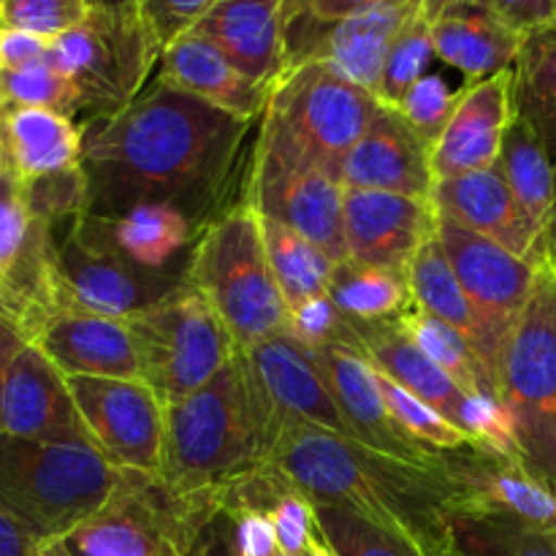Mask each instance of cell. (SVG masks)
Masks as SVG:
<instances>
[{
  "label": "cell",
  "instance_id": "1",
  "mask_svg": "<svg viewBox=\"0 0 556 556\" xmlns=\"http://www.w3.org/2000/svg\"><path fill=\"white\" fill-rule=\"evenodd\" d=\"M253 119L152 85L130 106L81 125L87 215L117 217L163 204L204 231L226 206Z\"/></svg>",
  "mask_w": 556,
  "mask_h": 556
},
{
  "label": "cell",
  "instance_id": "2",
  "mask_svg": "<svg viewBox=\"0 0 556 556\" xmlns=\"http://www.w3.org/2000/svg\"><path fill=\"white\" fill-rule=\"evenodd\" d=\"M266 465L313 505H340L416 538L429 554L448 552L456 489L440 467H421L309 427L277 434Z\"/></svg>",
  "mask_w": 556,
  "mask_h": 556
},
{
  "label": "cell",
  "instance_id": "3",
  "mask_svg": "<svg viewBox=\"0 0 556 556\" xmlns=\"http://www.w3.org/2000/svg\"><path fill=\"white\" fill-rule=\"evenodd\" d=\"M277 434L258 375L237 351L204 389L166 407L161 476L185 489L226 486L266 465Z\"/></svg>",
  "mask_w": 556,
  "mask_h": 556
},
{
  "label": "cell",
  "instance_id": "4",
  "mask_svg": "<svg viewBox=\"0 0 556 556\" xmlns=\"http://www.w3.org/2000/svg\"><path fill=\"white\" fill-rule=\"evenodd\" d=\"M226 497L228 483L185 489L161 472L123 470L106 505L65 543L85 556H220Z\"/></svg>",
  "mask_w": 556,
  "mask_h": 556
},
{
  "label": "cell",
  "instance_id": "5",
  "mask_svg": "<svg viewBox=\"0 0 556 556\" xmlns=\"http://www.w3.org/2000/svg\"><path fill=\"white\" fill-rule=\"evenodd\" d=\"M119 476L90 440L0 438V505L38 543L74 535L106 505Z\"/></svg>",
  "mask_w": 556,
  "mask_h": 556
},
{
  "label": "cell",
  "instance_id": "6",
  "mask_svg": "<svg viewBox=\"0 0 556 556\" xmlns=\"http://www.w3.org/2000/svg\"><path fill=\"white\" fill-rule=\"evenodd\" d=\"M185 280L210 302L239 351L288 331L291 309L266 258L261 215L244 201L228 206L195 237Z\"/></svg>",
  "mask_w": 556,
  "mask_h": 556
},
{
  "label": "cell",
  "instance_id": "7",
  "mask_svg": "<svg viewBox=\"0 0 556 556\" xmlns=\"http://www.w3.org/2000/svg\"><path fill=\"white\" fill-rule=\"evenodd\" d=\"M497 389L514 421L519 462L556 492V269L548 261L505 348Z\"/></svg>",
  "mask_w": 556,
  "mask_h": 556
},
{
  "label": "cell",
  "instance_id": "8",
  "mask_svg": "<svg viewBox=\"0 0 556 556\" xmlns=\"http://www.w3.org/2000/svg\"><path fill=\"white\" fill-rule=\"evenodd\" d=\"M49 63L74 81L81 112L109 117L144 92L161 49L147 30L139 0L90 3L74 30L49 43Z\"/></svg>",
  "mask_w": 556,
  "mask_h": 556
},
{
  "label": "cell",
  "instance_id": "9",
  "mask_svg": "<svg viewBox=\"0 0 556 556\" xmlns=\"http://www.w3.org/2000/svg\"><path fill=\"white\" fill-rule=\"evenodd\" d=\"M125 324L139 353L141 383L150 386L163 407L204 389L239 351L210 302L188 280Z\"/></svg>",
  "mask_w": 556,
  "mask_h": 556
},
{
  "label": "cell",
  "instance_id": "10",
  "mask_svg": "<svg viewBox=\"0 0 556 556\" xmlns=\"http://www.w3.org/2000/svg\"><path fill=\"white\" fill-rule=\"evenodd\" d=\"M244 204L307 237L337 264L348 261L342 231L345 188L269 114L261 117Z\"/></svg>",
  "mask_w": 556,
  "mask_h": 556
},
{
  "label": "cell",
  "instance_id": "11",
  "mask_svg": "<svg viewBox=\"0 0 556 556\" xmlns=\"http://www.w3.org/2000/svg\"><path fill=\"white\" fill-rule=\"evenodd\" d=\"M383 103L324 63L291 68L271 90L275 117L326 172L340 179L342 161L375 123Z\"/></svg>",
  "mask_w": 556,
  "mask_h": 556
},
{
  "label": "cell",
  "instance_id": "12",
  "mask_svg": "<svg viewBox=\"0 0 556 556\" xmlns=\"http://www.w3.org/2000/svg\"><path fill=\"white\" fill-rule=\"evenodd\" d=\"M413 9L416 0H358L342 20H320L307 0H288L286 68L324 63L378 98L391 41Z\"/></svg>",
  "mask_w": 556,
  "mask_h": 556
},
{
  "label": "cell",
  "instance_id": "13",
  "mask_svg": "<svg viewBox=\"0 0 556 556\" xmlns=\"http://www.w3.org/2000/svg\"><path fill=\"white\" fill-rule=\"evenodd\" d=\"M65 313L58 237L27 206L14 174H0V320L27 342Z\"/></svg>",
  "mask_w": 556,
  "mask_h": 556
},
{
  "label": "cell",
  "instance_id": "14",
  "mask_svg": "<svg viewBox=\"0 0 556 556\" xmlns=\"http://www.w3.org/2000/svg\"><path fill=\"white\" fill-rule=\"evenodd\" d=\"M438 242L481 320L486 340L483 362L497 380L505 348L530 304L543 261L519 258L503 244L467 231L443 215H438Z\"/></svg>",
  "mask_w": 556,
  "mask_h": 556
},
{
  "label": "cell",
  "instance_id": "15",
  "mask_svg": "<svg viewBox=\"0 0 556 556\" xmlns=\"http://www.w3.org/2000/svg\"><path fill=\"white\" fill-rule=\"evenodd\" d=\"M58 269L65 313L114 320H130L144 313L185 280V266L179 271L141 269L112 248L87 237L76 223H71L65 237L58 239Z\"/></svg>",
  "mask_w": 556,
  "mask_h": 556
},
{
  "label": "cell",
  "instance_id": "16",
  "mask_svg": "<svg viewBox=\"0 0 556 556\" xmlns=\"http://www.w3.org/2000/svg\"><path fill=\"white\" fill-rule=\"evenodd\" d=\"M92 445L117 470L161 472L166 407L141 380L68 378Z\"/></svg>",
  "mask_w": 556,
  "mask_h": 556
},
{
  "label": "cell",
  "instance_id": "17",
  "mask_svg": "<svg viewBox=\"0 0 556 556\" xmlns=\"http://www.w3.org/2000/svg\"><path fill=\"white\" fill-rule=\"evenodd\" d=\"M443 470L456 489L454 510L514 519L556 535V492L538 481L519 459L483 445L445 451Z\"/></svg>",
  "mask_w": 556,
  "mask_h": 556
},
{
  "label": "cell",
  "instance_id": "18",
  "mask_svg": "<svg viewBox=\"0 0 556 556\" xmlns=\"http://www.w3.org/2000/svg\"><path fill=\"white\" fill-rule=\"evenodd\" d=\"M348 261L405 275L418 250L438 231L432 201L375 190H345L342 204Z\"/></svg>",
  "mask_w": 556,
  "mask_h": 556
},
{
  "label": "cell",
  "instance_id": "19",
  "mask_svg": "<svg viewBox=\"0 0 556 556\" xmlns=\"http://www.w3.org/2000/svg\"><path fill=\"white\" fill-rule=\"evenodd\" d=\"M351 427L353 440L364 443L367 448L380 451L394 459L410 462L421 467H440L438 451L416 443L400 424L391 418L383 394L378 386V369L369 364L358 348L337 345L313 353Z\"/></svg>",
  "mask_w": 556,
  "mask_h": 556
},
{
  "label": "cell",
  "instance_id": "20",
  "mask_svg": "<svg viewBox=\"0 0 556 556\" xmlns=\"http://www.w3.org/2000/svg\"><path fill=\"white\" fill-rule=\"evenodd\" d=\"M340 185L432 201V144L396 109L383 106L342 161Z\"/></svg>",
  "mask_w": 556,
  "mask_h": 556
},
{
  "label": "cell",
  "instance_id": "21",
  "mask_svg": "<svg viewBox=\"0 0 556 556\" xmlns=\"http://www.w3.org/2000/svg\"><path fill=\"white\" fill-rule=\"evenodd\" d=\"M248 358L280 429L309 427L353 438L318 362L293 337H271L248 351Z\"/></svg>",
  "mask_w": 556,
  "mask_h": 556
},
{
  "label": "cell",
  "instance_id": "22",
  "mask_svg": "<svg viewBox=\"0 0 556 556\" xmlns=\"http://www.w3.org/2000/svg\"><path fill=\"white\" fill-rule=\"evenodd\" d=\"M514 117V68L465 87L432 147L434 182L497 166L505 130Z\"/></svg>",
  "mask_w": 556,
  "mask_h": 556
},
{
  "label": "cell",
  "instance_id": "23",
  "mask_svg": "<svg viewBox=\"0 0 556 556\" xmlns=\"http://www.w3.org/2000/svg\"><path fill=\"white\" fill-rule=\"evenodd\" d=\"M432 206L438 215L503 244L519 258L546 261L543 231L516 201L497 166L434 182Z\"/></svg>",
  "mask_w": 556,
  "mask_h": 556
},
{
  "label": "cell",
  "instance_id": "24",
  "mask_svg": "<svg viewBox=\"0 0 556 556\" xmlns=\"http://www.w3.org/2000/svg\"><path fill=\"white\" fill-rule=\"evenodd\" d=\"M3 424L5 434L20 440H41V443L90 440L71 394L68 378L33 342L22 348L9 372Z\"/></svg>",
  "mask_w": 556,
  "mask_h": 556
},
{
  "label": "cell",
  "instance_id": "25",
  "mask_svg": "<svg viewBox=\"0 0 556 556\" xmlns=\"http://www.w3.org/2000/svg\"><path fill=\"white\" fill-rule=\"evenodd\" d=\"M288 0H217L195 36L220 49L244 76L275 90L286 76Z\"/></svg>",
  "mask_w": 556,
  "mask_h": 556
},
{
  "label": "cell",
  "instance_id": "26",
  "mask_svg": "<svg viewBox=\"0 0 556 556\" xmlns=\"http://www.w3.org/2000/svg\"><path fill=\"white\" fill-rule=\"evenodd\" d=\"M33 345L65 378L141 380L139 353L125 320L60 313L33 337Z\"/></svg>",
  "mask_w": 556,
  "mask_h": 556
},
{
  "label": "cell",
  "instance_id": "27",
  "mask_svg": "<svg viewBox=\"0 0 556 556\" xmlns=\"http://www.w3.org/2000/svg\"><path fill=\"white\" fill-rule=\"evenodd\" d=\"M432 43L434 54L472 87L514 68L525 38L494 14L489 0H438Z\"/></svg>",
  "mask_w": 556,
  "mask_h": 556
},
{
  "label": "cell",
  "instance_id": "28",
  "mask_svg": "<svg viewBox=\"0 0 556 556\" xmlns=\"http://www.w3.org/2000/svg\"><path fill=\"white\" fill-rule=\"evenodd\" d=\"M157 68V85L193 96L210 106L223 109L244 119H258L269 106L271 87L258 85L244 76L226 54L212 47L206 38L185 36L174 47H168Z\"/></svg>",
  "mask_w": 556,
  "mask_h": 556
},
{
  "label": "cell",
  "instance_id": "29",
  "mask_svg": "<svg viewBox=\"0 0 556 556\" xmlns=\"http://www.w3.org/2000/svg\"><path fill=\"white\" fill-rule=\"evenodd\" d=\"M351 329L353 337H356L358 351L369 358V364L380 375H386L396 386L410 391L413 396L427 402L440 416L448 418L454 427H465V410L470 394L451 375H445L438 364L429 362L407 340L396 320H351Z\"/></svg>",
  "mask_w": 556,
  "mask_h": 556
},
{
  "label": "cell",
  "instance_id": "30",
  "mask_svg": "<svg viewBox=\"0 0 556 556\" xmlns=\"http://www.w3.org/2000/svg\"><path fill=\"white\" fill-rule=\"evenodd\" d=\"M76 226L123 255L130 264L150 271H168L172 261L199 237L193 223L174 206L147 204L117 217L85 215Z\"/></svg>",
  "mask_w": 556,
  "mask_h": 556
},
{
  "label": "cell",
  "instance_id": "31",
  "mask_svg": "<svg viewBox=\"0 0 556 556\" xmlns=\"http://www.w3.org/2000/svg\"><path fill=\"white\" fill-rule=\"evenodd\" d=\"M11 174L20 182L81 166V125L43 109H0Z\"/></svg>",
  "mask_w": 556,
  "mask_h": 556
},
{
  "label": "cell",
  "instance_id": "32",
  "mask_svg": "<svg viewBox=\"0 0 556 556\" xmlns=\"http://www.w3.org/2000/svg\"><path fill=\"white\" fill-rule=\"evenodd\" d=\"M405 277L413 293V304L459 331L483 362V351H486L483 326L478 320L476 309H472L470 299H467L465 288L456 280L448 258H445L443 244L438 242V231L418 250V255L407 266Z\"/></svg>",
  "mask_w": 556,
  "mask_h": 556
},
{
  "label": "cell",
  "instance_id": "33",
  "mask_svg": "<svg viewBox=\"0 0 556 556\" xmlns=\"http://www.w3.org/2000/svg\"><path fill=\"white\" fill-rule=\"evenodd\" d=\"M261 231H264L271 275H275V282L280 288L282 299H286L288 309H296L309 299L329 293L337 261L324 248L309 242L307 237H302L293 228L269 220V217H261Z\"/></svg>",
  "mask_w": 556,
  "mask_h": 556
},
{
  "label": "cell",
  "instance_id": "34",
  "mask_svg": "<svg viewBox=\"0 0 556 556\" xmlns=\"http://www.w3.org/2000/svg\"><path fill=\"white\" fill-rule=\"evenodd\" d=\"M514 112L556 163V30L525 38L514 63Z\"/></svg>",
  "mask_w": 556,
  "mask_h": 556
},
{
  "label": "cell",
  "instance_id": "35",
  "mask_svg": "<svg viewBox=\"0 0 556 556\" xmlns=\"http://www.w3.org/2000/svg\"><path fill=\"white\" fill-rule=\"evenodd\" d=\"M500 174L538 228H546L556 201V163L525 119L514 117L497 161Z\"/></svg>",
  "mask_w": 556,
  "mask_h": 556
},
{
  "label": "cell",
  "instance_id": "36",
  "mask_svg": "<svg viewBox=\"0 0 556 556\" xmlns=\"http://www.w3.org/2000/svg\"><path fill=\"white\" fill-rule=\"evenodd\" d=\"M396 324L405 331L407 340H410L429 362H434L445 375H451L467 394L500 396L494 375L489 372L486 364L478 358V353L472 351V345L459 334V331L451 329L448 324L438 320L434 315L424 313L416 304H413L402 318H396Z\"/></svg>",
  "mask_w": 556,
  "mask_h": 556
},
{
  "label": "cell",
  "instance_id": "37",
  "mask_svg": "<svg viewBox=\"0 0 556 556\" xmlns=\"http://www.w3.org/2000/svg\"><path fill=\"white\" fill-rule=\"evenodd\" d=\"M331 302L351 320H396L413 307V293L402 271L337 264L329 288Z\"/></svg>",
  "mask_w": 556,
  "mask_h": 556
},
{
  "label": "cell",
  "instance_id": "38",
  "mask_svg": "<svg viewBox=\"0 0 556 556\" xmlns=\"http://www.w3.org/2000/svg\"><path fill=\"white\" fill-rule=\"evenodd\" d=\"M315 530L331 556H432L416 538L340 505H313Z\"/></svg>",
  "mask_w": 556,
  "mask_h": 556
},
{
  "label": "cell",
  "instance_id": "39",
  "mask_svg": "<svg viewBox=\"0 0 556 556\" xmlns=\"http://www.w3.org/2000/svg\"><path fill=\"white\" fill-rule=\"evenodd\" d=\"M448 543L462 556H556V535L467 510L448 514Z\"/></svg>",
  "mask_w": 556,
  "mask_h": 556
},
{
  "label": "cell",
  "instance_id": "40",
  "mask_svg": "<svg viewBox=\"0 0 556 556\" xmlns=\"http://www.w3.org/2000/svg\"><path fill=\"white\" fill-rule=\"evenodd\" d=\"M438 14V0H416V9L400 27L396 38L391 41L389 58H386L383 81H380L378 101L394 109L407 90L418 79L427 76L429 60L434 58L432 27Z\"/></svg>",
  "mask_w": 556,
  "mask_h": 556
},
{
  "label": "cell",
  "instance_id": "41",
  "mask_svg": "<svg viewBox=\"0 0 556 556\" xmlns=\"http://www.w3.org/2000/svg\"><path fill=\"white\" fill-rule=\"evenodd\" d=\"M0 98H3V106L43 109V112L63 114L71 119L76 112H81L76 85L49 60L30 68L0 74Z\"/></svg>",
  "mask_w": 556,
  "mask_h": 556
},
{
  "label": "cell",
  "instance_id": "42",
  "mask_svg": "<svg viewBox=\"0 0 556 556\" xmlns=\"http://www.w3.org/2000/svg\"><path fill=\"white\" fill-rule=\"evenodd\" d=\"M378 386L391 418H394V421L400 424V427L405 429L416 443L427 445V448L438 451V454L467 448V445H478L470 434L462 432V429L454 427L448 418L440 416L434 407H429L427 402L413 396L410 391L396 386L394 380H389L386 375L378 372Z\"/></svg>",
  "mask_w": 556,
  "mask_h": 556
},
{
  "label": "cell",
  "instance_id": "43",
  "mask_svg": "<svg viewBox=\"0 0 556 556\" xmlns=\"http://www.w3.org/2000/svg\"><path fill=\"white\" fill-rule=\"evenodd\" d=\"M20 185L33 215L52 228H58L60 223L71 226L87 215V177L81 166Z\"/></svg>",
  "mask_w": 556,
  "mask_h": 556
},
{
  "label": "cell",
  "instance_id": "44",
  "mask_svg": "<svg viewBox=\"0 0 556 556\" xmlns=\"http://www.w3.org/2000/svg\"><path fill=\"white\" fill-rule=\"evenodd\" d=\"M90 11V0H0V27L54 41L74 30Z\"/></svg>",
  "mask_w": 556,
  "mask_h": 556
},
{
  "label": "cell",
  "instance_id": "45",
  "mask_svg": "<svg viewBox=\"0 0 556 556\" xmlns=\"http://www.w3.org/2000/svg\"><path fill=\"white\" fill-rule=\"evenodd\" d=\"M286 334L293 337V340L309 353H318L337 345L358 348L351 329V320L337 309V304L331 302L329 293L318 299H309L302 307L291 309V320H288Z\"/></svg>",
  "mask_w": 556,
  "mask_h": 556
},
{
  "label": "cell",
  "instance_id": "46",
  "mask_svg": "<svg viewBox=\"0 0 556 556\" xmlns=\"http://www.w3.org/2000/svg\"><path fill=\"white\" fill-rule=\"evenodd\" d=\"M456 103H459V92L451 90L440 76H424L402 96L394 109L434 147V141L448 125Z\"/></svg>",
  "mask_w": 556,
  "mask_h": 556
},
{
  "label": "cell",
  "instance_id": "47",
  "mask_svg": "<svg viewBox=\"0 0 556 556\" xmlns=\"http://www.w3.org/2000/svg\"><path fill=\"white\" fill-rule=\"evenodd\" d=\"M215 3L217 0H139L144 25L155 38L161 58L168 47L190 36Z\"/></svg>",
  "mask_w": 556,
  "mask_h": 556
},
{
  "label": "cell",
  "instance_id": "48",
  "mask_svg": "<svg viewBox=\"0 0 556 556\" xmlns=\"http://www.w3.org/2000/svg\"><path fill=\"white\" fill-rule=\"evenodd\" d=\"M226 552L223 556H280L275 527L250 508L226 510Z\"/></svg>",
  "mask_w": 556,
  "mask_h": 556
},
{
  "label": "cell",
  "instance_id": "49",
  "mask_svg": "<svg viewBox=\"0 0 556 556\" xmlns=\"http://www.w3.org/2000/svg\"><path fill=\"white\" fill-rule=\"evenodd\" d=\"M494 14L521 38L554 27L556 0H489Z\"/></svg>",
  "mask_w": 556,
  "mask_h": 556
},
{
  "label": "cell",
  "instance_id": "50",
  "mask_svg": "<svg viewBox=\"0 0 556 556\" xmlns=\"http://www.w3.org/2000/svg\"><path fill=\"white\" fill-rule=\"evenodd\" d=\"M49 43L52 41H43V38L30 36V33L0 27V74L47 63Z\"/></svg>",
  "mask_w": 556,
  "mask_h": 556
},
{
  "label": "cell",
  "instance_id": "51",
  "mask_svg": "<svg viewBox=\"0 0 556 556\" xmlns=\"http://www.w3.org/2000/svg\"><path fill=\"white\" fill-rule=\"evenodd\" d=\"M41 543L0 505V556H36Z\"/></svg>",
  "mask_w": 556,
  "mask_h": 556
},
{
  "label": "cell",
  "instance_id": "52",
  "mask_svg": "<svg viewBox=\"0 0 556 556\" xmlns=\"http://www.w3.org/2000/svg\"><path fill=\"white\" fill-rule=\"evenodd\" d=\"M25 345H27L25 337H22L14 326H9L0 320V438L5 434L3 405H5V386H9V372Z\"/></svg>",
  "mask_w": 556,
  "mask_h": 556
},
{
  "label": "cell",
  "instance_id": "53",
  "mask_svg": "<svg viewBox=\"0 0 556 556\" xmlns=\"http://www.w3.org/2000/svg\"><path fill=\"white\" fill-rule=\"evenodd\" d=\"M543 258L556 269V201L552 215H548L546 228H543Z\"/></svg>",
  "mask_w": 556,
  "mask_h": 556
},
{
  "label": "cell",
  "instance_id": "54",
  "mask_svg": "<svg viewBox=\"0 0 556 556\" xmlns=\"http://www.w3.org/2000/svg\"><path fill=\"white\" fill-rule=\"evenodd\" d=\"M36 556H74V554H71L68 543L65 541H47L38 546Z\"/></svg>",
  "mask_w": 556,
  "mask_h": 556
},
{
  "label": "cell",
  "instance_id": "55",
  "mask_svg": "<svg viewBox=\"0 0 556 556\" xmlns=\"http://www.w3.org/2000/svg\"><path fill=\"white\" fill-rule=\"evenodd\" d=\"M11 172V161H9V144H5V130H3V117H0V174Z\"/></svg>",
  "mask_w": 556,
  "mask_h": 556
},
{
  "label": "cell",
  "instance_id": "56",
  "mask_svg": "<svg viewBox=\"0 0 556 556\" xmlns=\"http://www.w3.org/2000/svg\"><path fill=\"white\" fill-rule=\"evenodd\" d=\"M280 556H331V554L326 552V546H324V543H320V538H318V541H315L313 546L304 548V552H299V554H280Z\"/></svg>",
  "mask_w": 556,
  "mask_h": 556
},
{
  "label": "cell",
  "instance_id": "57",
  "mask_svg": "<svg viewBox=\"0 0 556 556\" xmlns=\"http://www.w3.org/2000/svg\"><path fill=\"white\" fill-rule=\"evenodd\" d=\"M434 556H462V554H456L454 548H448V552H440V554H434Z\"/></svg>",
  "mask_w": 556,
  "mask_h": 556
},
{
  "label": "cell",
  "instance_id": "58",
  "mask_svg": "<svg viewBox=\"0 0 556 556\" xmlns=\"http://www.w3.org/2000/svg\"><path fill=\"white\" fill-rule=\"evenodd\" d=\"M0 109H3V98H0Z\"/></svg>",
  "mask_w": 556,
  "mask_h": 556
},
{
  "label": "cell",
  "instance_id": "59",
  "mask_svg": "<svg viewBox=\"0 0 556 556\" xmlns=\"http://www.w3.org/2000/svg\"><path fill=\"white\" fill-rule=\"evenodd\" d=\"M71 554H74V556H85V554H76V552H71Z\"/></svg>",
  "mask_w": 556,
  "mask_h": 556
},
{
  "label": "cell",
  "instance_id": "60",
  "mask_svg": "<svg viewBox=\"0 0 556 556\" xmlns=\"http://www.w3.org/2000/svg\"><path fill=\"white\" fill-rule=\"evenodd\" d=\"M554 30H556V20H554Z\"/></svg>",
  "mask_w": 556,
  "mask_h": 556
}]
</instances>
